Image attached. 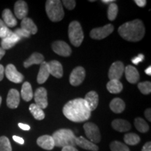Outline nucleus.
Returning a JSON list of instances; mask_svg holds the SVG:
<instances>
[{"instance_id": "1", "label": "nucleus", "mask_w": 151, "mask_h": 151, "mask_svg": "<svg viewBox=\"0 0 151 151\" xmlns=\"http://www.w3.org/2000/svg\"><path fill=\"white\" fill-rule=\"evenodd\" d=\"M62 111L66 118L74 122H85L91 117V111L83 98L68 101L63 107Z\"/></svg>"}, {"instance_id": "2", "label": "nucleus", "mask_w": 151, "mask_h": 151, "mask_svg": "<svg viewBox=\"0 0 151 151\" xmlns=\"http://www.w3.org/2000/svg\"><path fill=\"white\" fill-rule=\"evenodd\" d=\"M118 34L124 40L137 42L141 41L145 35V27L143 22L139 19L122 24L118 28Z\"/></svg>"}, {"instance_id": "3", "label": "nucleus", "mask_w": 151, "mask_h": 151, "mask_svg": "<svg viewBox=\"0 0 151 151\" xmlns=\"http://www.w3.org/2000/svg\"><path fill=\"white\" fill-rule=\"evenodd\" d=\"M55 146H76V137L74 133L69 129H60L52 134Z\"/></svg>"}, {"instance_id": "4", "label": "nucleus", "mask_w": 151, "mask_h": 151, "mask_svg": "<svg viewBox=\"0 0 151 151\" xmlns=\"http://www.w3.org/2000/svg\"><path fill=\"white\" fill-rule=\"evenodd\" d=\"M47 16L52 22H59L65 16L63 7L60 0H48L46 3Z\"/></svg>"}, {"instance_id": "5", "label": "nucleus", "mask_w": 151, "mask_h": 151, "mask_svg": "<svg viewBox=\"0 0 151 151\" xmlns=\"http://www.w3.org/2000/svg\"><path fill=\"white\" fill-rule=\"evenodd\" d=\"M68 34L71 44L76 47L80 46L84 39L83 32L80 22L78 21L71 22L69 25Z\"/></svg>"}, {"instance_id": "6", "label": "nucleus", "mask_w": 151, "mask_h": 151, "mask_svg": "<svg viewBox=\"0 0 151 151\" xmlns=\"http://www.w3.org/2000/svg\"><path fill=\"white\" fill-rule=\"evenodd\" d=\"M83 129L86 137L88 138L90 141H91L94 144L100 142L101 134H100L99 129L97 124L92 123V122H86L83 125Z\"/></svg>"}, {"instance_id": "7", "label": "nucleus", "mask_w": 151, "mask_h": 151, "mask_svg": "<svg viewBox=\"0 0 151 151\" xmlns=\"http://www.w3.org/2000/svg\"><path fill=\"white\" fill-rule=\"evenodd\" d=\"M114 30V27L111 24H107L104 27L94 28L90 31V37L93 39L101 40L111 35Z\"/></svg>"}, {"instance_id": "8", "label": "nucleus", "mask_w": 151, "mask_h": 151, "mask_svg": "<svg viewBox=\"0 0 151 151\" xmlns=\"http://www.w3.org/2000/svg\"><path fill=\"white\" fill-rule=\"evenodd\" d=\"M4 73L9 81L15 83H20L24 80V76L19 72L16 67L12 64L7 65L4 70Z\"/></svg>"}, {"instance_id": "9", "label": "nucleus", "mask_w": 151, "mask_h": 151, "mask_svg": "<svg viewBox=\"0 0 151 151\" xmlns=\"http://www.w3.org/2000/svg\"><path fill=\"white\" fill-rule=\"evenodd\" d=\"M86 78V70L83 67H77L71 73L69 82L73 86H78Z\"/></svg>"}, {"instance_id": "10", "label": "nucleus", "mask_w": 151, "mask_h": 151, "mask_svg": "<svg viewBox=\"0 0 151 151\" xmlns=\"http://www.w3.org/2000/svg\"><path fill=\"white\" fill-rule=\"evenodd\" d=\"M124 71V66L122 62L117 61L111 65L109 71V78L110 80H118L122 78Z\"/></svg>"}, {"instance_id": "11", "label": "nucleus", "mask_w": 151, "mask_h": 151, "mask_svg": "<svg viewBox=\"0 0 151 151\" xmlns=\"http://www.w3.org/2000/svg\"><path fill=\"white\" fill-rule=\"evenodd\" d=\"M52 49L56 54L62 57H68L71 54L70 46L63 41H56L52 43Z\"/></svg>"}, {"instance_id": "12", "label": "nucleus", "mask_w": 151, "mask_h": 151, "mask_svg": "<svg viewBox=\"0 0 151 151\" xmlns=\"http://www.w3.org/2000/svg\"><path fill=\"white\" fill-rule=\"evenodd\" d=\"M35 104L39 106L42 109L48 106V97H47V90L44 88H39L37 89L34 94Z\"/></svg>"}, {"instance_id": "13", "label": "nucleus", "mask_w": 151, "mask_h": 151, "mask_svg": "<svg viewBox=\"0 0 151 151\" xmlns=\"http://www.w3.org/2000/svg\"><path fill=\"white\" fill-rule=\"evenodd\" d=\"M14 12L16 16L18 19L22 20L27 18L28 14V6L27 3L22 0L17 1L14 5Z\"/></svg>"}, {"instance_id": "14", "label": "nucleus", "mask_w": 151, "mask_h": 151, "mask_svg": "<svg viewBox=\"0 0 151 151\" xmlns=\"http://www.w3.org/2000/svg\"><path fill=\"white\" fill-rule=\"evenodd\" d=\"M20 104V93L16 89L9 90L6 98V104L11 109H16Z\"/></svg>"}, {"instance_id": "15", "label": "nucleus", "mask_w": 151, "mask_h": 151, "mask_svg": "<svg viewBox=\"0 0 151 151\" xmlns=\"http://www.w3.org/2000/svg\"><path fill=\"white\" fill-rule=\"evenodd\" d=\"M50 75L53 76L57 78H62L63 76V67L61 63L57 60H52L47 63Z\"/></svg>"}, {"instance_id": "16", "label": "nucleus", "mask_w": 151, "mask_h": 151, "mask_svg": "<svg viewBox=\"0 0 151 151\" xmlns=\"http://www.w3.org/2000/svg\"><path fill=\"white\" fill-rule=\"evenodd\" d=\"M37 145L44 150H51L55 147L54 140L52 136L43 135L39 137L37 140Z\"/></svg>"}, {"instance_id": "17", "label": "nucleus", "mask_w": 151, "mask_h": 151, "mask_svg": "<svg viewBox=\"0 0 151 151\" xmlns=\"http://www.w3.org/2000/svg\"><path fill=\"white\" fill-rule=\"evenodd\" d=\"M124 73H125L126 79L130 83H137L139 81L140 76H139V71L133 66L128 65L124 67Z\"/></svg>"}, {"instance_id": "18", "label": "nucleus", "mask_w": 151, "mask_h": 151, "mask_svg": "<svg viewBox=\"0 0 151 151\" xmlns=\"http://www.w3.org/2000/svg\"><path fill=\"white\" fill-rule=\"evenodd\" d=\"M20 38L13 32L11 33L10 35L8 36V37L1 39V48H3L4 50H9V49L13 48L17 43L20 41Z\"/></svg>"}, {"instance_id": "19", "label": "nucleus", "mask_w": 151, "mask_h": 151, "mask_svg": "<svg viewBox=\"0 0 151 151\" xmlns=\"http://www.w3.org/2000/svg\"><path fill=\"white\" fill-rule=\"evenodd\" d=\"M84 99L91 112L97 109L99 104V95L95 91H90L87 93Z\"/></svg>"}, {"instance_id": "20", "label": "nucleus", "mask_w": 151, "mask_h": 151, "mask_svg": "<svg viewBox=\"0 0 151 151\" xmlns=\"http://www.w3.org/2000/svg\"><path fill=\"white\" fill-rule=\"evenodd\" d=\"M76 145L85 149V150L91 151L99 150V147L97 145L92 143L91 141L88 140V139H85L83 137H79L76 138Z\"/></svg>"}, {"instance_id": "21", "label": "nucleus", "mask_w": 151, "mask_h": 151, "mask_svg": "<svg viewBox=\"0 0 151 151\" xmlns=\"http://www.w3.org/2000/svg\"><path fill=\"white\" fill-rule=\"evenodd\" d=\"M111 124L113 129L120 132H128L131 129V124L129 122L123 119H116Z\"/></svg>"}, {"instance_id": "22", "label": "nucleus", "mask_w": 151, "mask_h": 151, "mask_svg": "<svg viewBox=\"0 0 151 151\" xmlns=\"http://www.w3.org/2000/svg\"><path fill=\"white\" fill-rule=\"evenodd\" d=\"M49 76H50V72H49L47 62L43 61L42 63L41 64L40 69H39V73H38V76H37L38 83L39 84L44 83L48 80Z\"/></svg>"}, {"instance_id": "23", "label": "nucleus", "mask_w": 151, "mask_h": 151, "mask_svg": "<svg viewBox=\"0 0 151 151\" xmlns=\"http://www.w3.org/2000/svg\"><path fill=\"white\" fill-rule=\"evenodd\" d=\"M2 18L3 22H4L6 26L8 27H14L18 23L13 13L9 9H6L3 11Z\"/></svg>"}, {"instance_id": "24", "label": "nucleus", "mask_w": 151, "mask_h": 151, "mask_svg": "<svg viewBox=\"0 0 151 151\" xmlns=\"http://www.w3.org/2000/svg\"><path fill=\"white\" fill-rule=\"evenodd\" d=\"M44 61V57L39 52H34L28 59L24 62V67L28 68L34 65H41Z\"/></svg>"}, {"instance_id": "25", "label": "nucleus", "mask_w": 151, "mask_h": 151, "mask_svg": "<svg viewBox=\"0 0 151 151\" xmlns=\"http://www.w3.org/2000/svg\"><path fill=\"white\" fill-rule=\"evenodd\" d=\"M21 28L23 29L31 35H35L37 33L38 28L33 20L29 18H24L22 20Z\"/></svg>"}, {"instance_id": "26", "label": "nucleus", "mask_w": 151, "mask_h": 151, "mask_svg": "<svg viewBox=\"0 0 151 151\" xmlns=\"http://www.w3.org/2000/svg\"><path fill=\"white\" fill-rule=\"evenodd\" d=\"M110 109L113 112L116 113H120L125 109V103L120 98H114L110 103Z\"/></svg>"}, {"instance_id": "27", "label": "nucleus", "mask_w": 151, "mask_h": 151, "mask_svg": "<svg viewBox=\"0 0 151 151\" xmlns=\"http://www.w3.org/2000/svg\"><path fill=\"white\" fill-rule=\"evenodd\" d=\"M21 97L25 101H31L34 97V94L31 84L29 82H24L22 86Z\"/></svg>"}, {"instance_id": "28", "label": "nucleus", "mask_w": 151, "mask_h": 151, "mask_svg": "<svg viewBox=\"0 0 151 151\" xmlns=\"http://www.w3.org/2000/svg\"><path fill=\"white\" fill-rule=\"evenodd\" d=\"M106 88L111 94H118L122 90L123 86L118 80H110L106 85Z\"/></svg>"}, {"instance_id": "29", "label": "nucleus", "mask_w": 151, "mask_h": 151, "mask_svg": "<svg viewBox=\"0 0 151 151\" xmlns=\"http://www.w3.org/2000/svg\"><path fill=\"white\" fill-rule=\"evenodd\" d=\"M29 111L31 112L34 118L37 120H42L45 118V113L43 109L35 104H32L29 107Z\"/></svg>"}, {"instance_id": "30", "label": "nucleus", "mask_w": 151, "mask_h": 151, "mask_svg": "<svg viewBox=\"0 0 151 151\" xmlns=\"http://www.w3.org/2000/svg\"><path fill=\"white\" fill-rule=\"evenodd\" d=\"M141 139L139 135L134 133H128L124 136V141L126 144L135 146L140 142Z\"/></svg>"}, {"instance_id": "31", "label": "nucleus", "mask_w": 151, "mask_h": 151, "mask_svg": "<svg viewBox=\"0 0 151 151\" xmlns=\"http://www.w3.org/2000/svg\"><path fill=\"white\" fill-rule=\"evenodd\" d=\"M134 126L136 129L141 133H146L149 130L148 123L141 118H137L135 119Z\"/></svg>"}, {"instance_id": "32", "label": "nucleus", "mask_w": 151, "mask_h": 151, "mask_svg": "<svg viewBox=\"0 0 151 151\" xmlns=\"http://www.w3.org/2000/svg\"><path fill=\"white\" fill-rule=\"evenodd\" d=\"M118 13V7L116 3H111L109 4L108 11H107V16L109 20H114L116 18L117 15Z\"/></svg>"}, {"instance_id": "33", "label": "nucleus", "mask_w": 151, "mask_h": 151, "mask_svg": "<svg viewBox=\"0 0 151 151\" xmlns=\"http://www.w3.org/2000/svg\"><path fill=\"white\" fill-rule=\"evenodd\" d=\"M110 148L111 151H130L129 148H128L127 146H126V144L118 141L111 142Z\"/></svg>"}, {"instance_id": "34", "label": "nucleus", "mask_w": 151, "mask_h": 151, "mask_svg": "<svg viewBox=\"0 0 151 151\" xmlns=\"http://www.w3.org/2000/svg\"><path fill=\"white\" fill-rule=\"evenodd\" d=\"M0 151H12L10 141L5 136L0 137Z\"/></svg>"}, {"instance_id": "35", "label": "nucleus", "mask_w": 151, "mask_h": 151, "mask_svg": "<svg viewBox=\"0 0 151 151\" xmlns=\"http://www.w3.org/2000/svg\"><path fill=\"white\" fill-rule=\"evenodd\" d=\"M138 88L142 94H149L151 92V83L150 81L139 83L138 84Z\"/></svg>"}, {"instance_id": "36", "label": "nucleus", "mask_w": 151, "mask_h": 151, "mask_svg": "<svg viewBox=\"0 0 151 151\" xmlns=\"http://www.w3.org/2000/svg\"><path fill=\"white\" fill-rule=\"evenodd\" d=\"M14 32L16 34V35L18 36L20 39H21L22 38H29L30 36H31V34L28 32L26 31V30L22 29V28L16 29Z\"/></svg>"}, {"instance_id": "37", "label": "nucleus", "mask_w": 151, "mask_h": 151, "mask_svg": "<svg viewBox=\"0 0 151 151\" xmlns=\"http://www.w3.org/2000/svg\"><path fill=\"white\" fill-rule=\"evenodd\" d=\"M62 3L68 10H73L76 7V2L74 0H64V1H62Z\"/></svg>"}, {"instance_id": "38", "label": "nucleus", "mask_w": 151, "mask_h": 151, "mask_svg": "<svg viewBox=\"0 0 151 151\" xmlns=\"http://www.w3.org/2000/svg\"><path fill=\"white\" fill-rule=\"evenodd\" d=\"M12 32L13 31H11V29H9L8 27L5 26V27H2L1 29V30H0V38H1V39H4V38L7 37L8 36L10 35Z\"/></svg>"}, {"instance_id": "39", "label": "nucleus", "mask_w": 151, "mask_h": 151, "mask_svg": "<svg viewBox=\"0 0 151 151\" xmlns=\"http://www.w3.org/2000/svg\"><path fill=\"white\" fill-rule=\"evenodd\" d=\"M144 60V55H143V54H139V55L135 57V58H132V63L134 64V65H138V64L139 63V62H142L143 60Z\"/></svg>"}, {"instance_id": "40", "label": "nucleus", "mask_w": 151, "mask_h": 151, "mask_svg": "<svg viewBox=\"0 0 151 151\" xmlns=\"http://www.w3.org/2000/svg\"><path fill=\"white\" fill-rule=\"evenodd\" d=\"M13 139H14V140L16 141V143H19V144L22 145V144H24V139L21 137H18V136H13Z\"/></svg>"}, {"instance_id": "41", "label": "nucleus", "mask_w": 151, "mask_h": 151, "mask_svg": "<svg viewBox=\"0 0 151 151\" xmlns=\"http://www.w3.org/2000/svg\"><path fill=\"white\" fill-rule=\"evenodd\" d=\"M134 2L139 7H144L147 4V1L146 0H135Z\"/></svg>"}, {"instance_id": "42", "label": "nucleus", "mask_w": 151, "mask_h": 151, "mask_svg": "<svg viewBox=\"0 0 151 151\" xmlns=\"http://www.w3.org/2000/svg\"><path fill=\"white\" fill-rule=\"evenodd\" d=\"M141 151H151V143L150 141H148L145 143L144 146H143Z\"/></svg>"}, {"instance_id": "43", "label": "nucleus", "mask_w": 151, "mask_h": 151, "mask_svg": "<svg viewBox=\"0 0 151 151\" xmlns=\"http://www.w3.org/2000/svg\"><path fill=\"white\" fill-rule=\"evenodd\" d=\"M18 127L24 131H28L30 129V127L27 124H23V123H18Z\"/></svg>"}, {"instance_id": "44", "label": "nucleus", "mask_w": 151, "mask_h": 151, "mask_svg": "<svg viewBox=\"0 0 151 151\" xmlns=\"http://www.w3.org/2000/svg\"><path fill=\"white\" fill-rule=\"evenodd\" d=\"M62 151H78L74 146H65L62 149Z\"/></svg>"}, {"instance_id": "45", "label": "nucleus", "mask_w": 151, "mask_h": 151, "mask_svg": "<svg viewBox=\"0 0 151 151\" xmlns=\"http://www.w3.org/2000/svg\"><path fill=\"white\" fill-rule=\"evenodd\" d=\"M4 67L2 65H0V81L3 80L4 76Z\"/></svg>"}, {"instance_id": "46", "label": "nucleus", "mask_w": 151, "mask_h": 151, "mask_svg": "<svg viewBox=\"0 0 151 151\" xmlns=\"http://www.w3.org/2000/svg\"><path fill=\"white\" fill-rule=\"evenodd\" d=\"M151 111H150V109H147L146 111H145V116H146V118L148 119L149 122H151Z\"/></svg>"}, {"instance_id": "47", "label": "nucleus", "mask_w": 151, "mask_h": 151, "mask_svg": "<svg viewBox=\"0 0 151 151\" xmlns=\"http://www.w3.org/2000/svg\"><path fill=\"white\" fill-rule=\"evenodd\" d=\"M5 53H6L5 50H4L3 48H1V47H0V60H1V59L4 56Z\"/></svg>"}, {"instance_id": "48", "label": "nucleus", "mask_w": 151, "mask_h": 151, "mask_svg": "<svg viewBox=\"0 0 151 151\" xmlns=\"http://www.w3.org/2000/svg\"><path fill=\"white\" fill-rule=\"evenodd\" d=\"M145 73L149 76L151 75V67L150 66H149V67L147 68L146 70H145Z\"/></svg>"}, {"instance_id": "49", "label": "nucleus", "mask_w": 151, "mask_h": 151, "mask_svg": "<svg viewBox=\"0 0 151 151\" xmlns=\"http://www.w3.org/2000/svg\"><path fill=\"white\" fill-rule=\"evenodd\" d=\"M102 1L103 3H104V4H109V3H113V2H114V0H102Z\"/></svg>"}, {"instance_id": "50", "label": "nucleus", "mask_w": 151, "mask_h": 151, "mask_svg": "<svg viewBox=\"0 0 151 151\" xmlns=\"http://www.w3.org/2000/svg\"><path fill=\"white\" fill-rule=\"evenodd\" d=\"M5 26H6V24H4V22H3L2 20H1V19H0V30H1V29L2 27H5Z\"/></svg>"}, {"instance_id": "51", "label": "nucleus", "mask_w": 151, "mask_h": 151, "mask_svg": "<svg viewBox=\"0 0 151 151\" xmlns=\"http://www.w3.org/2000/svg\"><path fill=\"white\" fill-rule=\"evenodd\" d=\"M1 101H2V99H1V96H0V106H1Z\"/></svg>"}]
</instances>
